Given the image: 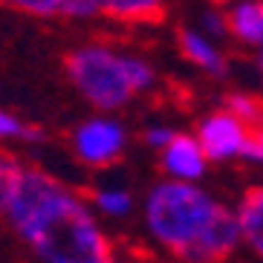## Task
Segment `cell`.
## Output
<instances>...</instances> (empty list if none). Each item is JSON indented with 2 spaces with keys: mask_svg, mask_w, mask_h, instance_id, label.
I'll use <instances>...</instances> for the list:
<instances>
[{
  "mask_svg": "<svg viewBox=\"0 0 263 263\" xmlns=\"http://www.w3.org/2000/svg\"><path fill=\"white\" fill-rule=\"evenodd\" d=\"M3 217L44 263L113 260V243L87 202L44 171L24 168Z\"/></svg>",
  "mask_w": 263,
  "mask_h": 263,
  "instance_id": "6da1fadb",
  "label": "cell"
},
{
  "mask_svg": "<svg viewBox=\"0 0 263 263\" xmlns=\"http://www.w3.org/2000/svg\"><path fill=\"white\" fill-rule=\"evenodd\" d=\"M145 223L156 243L185 263H220L243 240L237 211L214 202L185 179H168L151 191Z\"/></svg>",
  "mask_w": 263,
  "mask_h": 263,
  "instance_id": "7a4b0ae2",
  "label": "cell"
},
{
  "mask_svg": "<svg viewBox=\"0 0 263 263\" xmlns=\"http://www.w3.org/2000/svg\"><path fill=\"white\" fill-rule=\"evenodd\" d=\"M67 72H70L72 84L96 107L116 110L136 93L130 76H127V58L110 52L107 47H99V44L72 49L67 55Z\"/></svg>",
  "mask_w": 263,
  "mask_h": 263,
  "instance_id": "3957f363",
  "label": "cell"
},
{
  "mask_svg": "<svg viewBox=\"0 0 263 263\" xmlns=\"http://www.w3.org/2000/svg\"><path fill=\"white\" fill-rule=\"evenodd\" d=\"M124 151V130L113 119H93L76 130V154L93 168H107Z\"/></svg>",
  "mask_w": 263,
  "mask_h": 263,
  "instance_id": "277c9868",
  "label": "cell"
},
{
  "mask_svg": "<svg viewBox=\"0 0 263 263\" xmlns=\"http://www.w3.org/2000/svg\"><path fill=\"white\" fill-rule=\"evenodd\" d=\"M246 136H249V124L240 116H234L232 110H220V113H211L200 124L197 139H200L209 159H232V156H243Z\"/></svg>",
  "mask_w": 263,
  "mask_h": 263,
  "instance_id": "5b68a950",
  "label": "cell"
},
{
  "mask_svg": "<svg viewBox=\"0 0 263 263\" xmlns=\"http://www.w3.org/2000/svg\"><path fill=\"white\" fill-rule=\"evenodd\" d=\"M205 162L209 156L202 151L200 139L185 136V133H174V139L162 147V168L165 174H171V179L194 182L205 174Z\"/></svg>",
  "mask_w": 263,
  "mask_h": 263,
  "instance_id": "8992f818",
  "label": "cell"
},
{
  "mask_svg": "<svg viewBox=\"0 0 263 263\" xmlns=\"http://www.w3.org/2000/svg\"><path fill=\"white\" fill-rule=\"evenodd\" d=\"M237 220H240V234L257 257H263V185L249 188L240 200L237 209Z\"/></svg>",
  "mask_w": 263,
  "mask_h": 263,
  "instance_id": "52a82bcc",
  "label": "cell"
},
{
  "mask_svg": "<svg viewBox=\"0 0 263 263\" xmlns=\"http://www.w3.org/2000/svg\"><path fill=\"white\" fill-rule=\"evenodd\" d=\"M99 12L124 24H159L165 17V0H99Z\"/></svg>",
  "mask_w": 263,
  "mask_h": 263,
  "instance_id": "ba28073f",
  "label": "cell"
},
{
  "mask_svg": "<svg viewBox=\"0 0 263 263\" xmlns=\"http://www.w3.org/2000/svg\"><path fill=\"white\" fill-rule=\"evenodd\" d=\"M226 29L249 44H263V0H243L229 12Z\"/></svg>",
  "mask_w": 263,
  "mask_h": 263,
  "instance_id": "9c48e42d",
  "label": "cell"
},
{
  "mask_svg": "<svg viewBox=\"0 0 263 263\" xmlns=\"http://www.w3.org/2000/svg\"><path fill=\"white\" fill-rule=\"evenodd\" d=\"M179 47H182V52H185L188 61H194L197 67L214 72V76H223V72H226L223 55L217 52V49L211 47L202 35H197V32H191V29H182V32H179Z\"/></svg>",
  "mask_w": 263,
  "mask_h": 263,
  "instance_id": "30bf717a",
  "label": "cell"
},
{
  "mask_svg": "<svg viewBox=\"0 0 263 263\" xmlns=\"http://www.w3.org/2000/svg\"><path fill=\"white\" fill-rule=\"evenodd\" d=\"M93 202H96V209L107 217H124L133 209L130 194L122 191V188H101V191L93 194Z\"/></svg>",
  "mask_w": 263,
  "mask_h": 263,
  "instance_id": "8fae6325",
  "label": "cell"
},
{
  "mask_svg": "<svg viewBox=\"0 0 263 263\" xmlns=\"http://www.w3.org/2000/svg\"><path fill=\"white\" fill-rule=\"evenodd\" d=\"M229 110H232L234 116H240L249 127H255V124H263V99L257 96H249V93H232L226 99Z\"/></svg>",
  "mask_w": 263,
  "mask_h": 263,
  "instance_id": "7c38bea8",
  "label": "cell"
},
{
  "mask_svg": "<svg viewBox=\"0 0 263 263\" xmlns=\"http://www.w3.org/2000/svg\"><path fill=\"white\" fill-rule=\"evenodd\" d=\"M24 174V165L12 159V156L0 154V214H6L9 209V200H12V194L17 188V179Z\"/></svg>",
  "mask_w": 263,
  "mask_h": 263,
  "instance_id": "4fadbf2b",
  "label": "cell"
},
{
  "mask_svg": "<svg viewBox=\"0 0 263 263\" xmlns=\"http://www.w3.org/2000/svg\"><path fill=\"white\" fill-rule=\"evenodd\" d=\"M0 3L26 15H61L64 9V0H0Z\"/></svg>",
  "mask_w": 263,
  "mask_h": 263,
  "instance_id": "5bb4252c",
  "label": "cell"
},
{
  "mask_svg": "<svg viewBox=\"0 0 263 263\" xmlns=\"http://www.w3.org/2000/svg\"><path fill=\"white\" fill-rule=\"evenodd\" d=\"M9 136H24V139H38V130H29L17 122L15 116H9L0 110V139H9Z\"/></svg>",
  "mask_w": 263,
  "mask_h": 263,
  "instance_id": "9a60e30c",
  "label": "cell"
},
{
  "mask_svg": "<svg viewBox=\"0 0 263 263\" xmlns=\"http://www.w3.org/2000/svg\"><path fill=\"white\" fill-rule=\"evenodd\" d=\"M243 156L252 159V162H263V124L249 127L246 145H243Z\"/></svg>",
  "mask_w": 263,
  "mask_h": 263,
  "instance_id": "2e32d148",
  "label": "cell"
},
{
  "mask_svg": "<svg viewBox=\"0 0 263 263\" xmlns=\"http://www.w3.org/2000/svg\"><path fill=\"white\" fill-rule=\"evenodd\" d=\"M171 139H174V133H171L168 127H151V130L145 133V142L147 145H154V147H159V151H162Z\"/></svg>",
  "mask_w": 263,
  "mask_h": 263,
  "instance_id": "e0dca14e",
  "label": "cell"
},
{
  "mask_svg": "<svg viewBox=\"0 0 263 263\" xmlns=\"http://www.w3.org/2000/svg\"><path fill=\"white\" fill-rule=\"evenodd\" d=\"M260 72H263V44H260Z\"/></svg>",
  "mask_w": 263,
  "mask_h": 263,
  "instance_id": "ac0fdd59",
  "label": "cell"
},
{
  "mask_svg": "<svg viewBox=\"0 0 263 263\" xmlns=\"http://www.w3.org/2000/svg\"><path fill=\"white\" fill-rule=\"evenodd\" d=\"M211 3H226V0H211Z\"/></svg>",
  "mask_w": 263,
  "mask_h": 263,
  "instance_id": "d6986e66",
  "label": "cell"
},
{
  "mask_svg": "<svg viewBox=\"0 0 263 263\" xmlns=\"http://www.w3.org/2000/svg\"><path fill=\"white\" fill-rule=\"evenodd\" d=\"M110 263H119V260H116V257H113V260H110Z\"/></svg>",
  "mask_w": 263,
  "mask_h": 263,
  "instance_id": "ffe728a7",
  "label": "cell"
}]
</instances>
